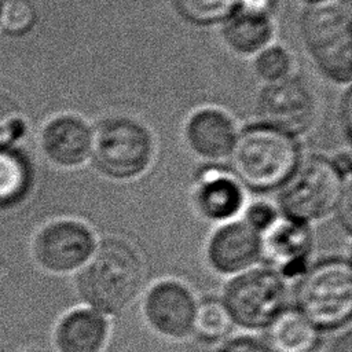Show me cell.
Wrapping results in <instances>:
<instances>
[{
    "label": "cell",
    "instance_id": "obj_23",
    "mask_svg": "<svg viewBox=\"0 0 352 352\" xmlns=\"http://www.w3.org/2000/svg\"><path fill=\"white\" fill-rule=\"evenodd\" d=\"M37 22V10L32 0H3L0 10V29L12 34L29 33Z\"/></svg>",
    "mask_w": 352,
    "mask_h": 352
},
{
    "label": "cell",
    "instance_id": "obj_8",
    "mask_svg": "<svg viewBox=\"0 0 352 352\" xmlns=\"http://www.w3.org/2000/svg\"><path fill=\"white\" fill-rule=\"evenodd\" d=\"M99 236L82 220L54 219L33 236L32 254L36 264L52 275H76L91 258Z\"/></svg>",
    "mask_w": 352,
    "mask_h": 352
},
{
    "label": "cell",
    "instance_id": "obj_15",
    "mask_svg": "<svg viewBox=\"0 0 352 352\" xmlns=\"http://www.w3.org/2000/svg\"><path fill=\"white\" fill-rule=\"evenodd\" d=\"M238 128L232 117L217 107H201L192 111L184 125V139L188 150L205 164L227 161Z\"/></svg>",
    "mask_w": 352,
    "mask_h": 352
},
{
    "label": "cell",
    "instance_id": "obj_10",
    "mask_svg": "<svg viewBox=\"0 0 352 352\" xmlns=\"http://www.w3.org/2000/svg\"><path fill=\"white\" fill-rule=\"evenodd\" d=\"M142 312L147 326L169 341L192 337L198 300L192 289L179 279H161L142 294Z\"/></svg>",
    "mask_w": 352,
    "mask_h": 352
},
{
    "label": "cell",
    "instance_id": "obj_13",
    "mask_svg": "<svg viewBox=\"0 0 352 352\" xmlns=\"http://www.w3.org/2000/svg\"><path fill=\"white\" fill-rule=\"evenodd\" d=\"M209 268L227 279L261 264L260 234L241 217L219 224L208 236Z\"/></svg>",
    "mask_w": 352,
    "mask_h": 352
},
{
    "label": "cell",
    "instance_id": "obj_12",
    "mask_svg": "<svg viewBox=\"0 0 352 352\" xmlns=\"http://www.w3.org/2000/svg\"><path fill=\"white\" fill-rule=\"evenodd\" d=\"M191 199L199 217L219 226L242 216L248 191L226 164H204L195 172Z\"/></svg>",
    "mask_w": 352,
    "mask_h": 352
},
{
    "label": "cell",
    "instance_id": "obj_30",
    "mask_svg": "<svg viewBox=\"0 0 352 352\" xmlns=\"http://www.w3.org/2000/svg\"><path fill=\"white\" fill-rule=\"evenodd\" d=\"M0 10H1V0H0Z\"/></svg>",
    "mask_w": 352,
    "mask_h": 352
},
{
    "label": "cell",
    "instance_id": "obj_6",
    "mask_svg": "<svg viewBox=\"0 0 352 352\" xmlns=\"http://www.w3.org/2000/svg\"><path fill=\"white\" fill-rule=\"evenodd\" d=\"M155 142L151 131L128 116H110L92 126L89 164L113 182H132L153 165Z\"/></svg>",
    "mask_w": 352,
    "mask_h": 352
},
{
    "label": "cell",
    "instance_id": "obj_7",
    "mask_svg": "<svg viewBox=\"0 0 352 352\" xmlns=\"http://www.w3.org/2000/svg\"><path fill=\"white\" fill-rule=\"evenodd\" d=\"M289 286L278 272L258 264L230 278L221 301L235 327L245 333L265 331L289 305Z\"/></svg>",
    "mask_w": 352,
    "mask_h": 352
},
{
    "label": "cell",
    "instance_id": "obj_26",
    "mask_svg": "<svg viewBox=\"0 0 352 352\" xmlns=\"http://www.w3.org/2000/svg\"><path fill=\"white\" fill-rule=\"evenodd\" d=\"M213 352H274L267 341L253 333L228 336Z\"/></svg>",
    "mask_w": 352,
    "mask_h": 352
},
{
    "label": "cell",
    "instance_id": "obj_28",
    "mask_svg": "<svg viewBox=\"0 0 352 352\" xmlns=\"http://www.w3.org/2000/svg\"><path fill=\"white\" fill-rule=\"evenodd\" d=\"M302 3H305L307 6H314V4H320V3H327V1H333V0H301Z\"/></svg>",
    "mask_w": 352,
    "mask_h": 352
},
{
    "label": "cell",
    "instance_id": "obj_24",
    "mask_svg": "<svg viewBox=\"0 0 352 352\" xmlns=\"http://www.w3.org/2000/svg\"><path fill=\"white\" fill-rule=\"evenodd\" d=\"M26 131V124L16 102L0 91V147H12Z\"/></svg>",
    "mask_w": 352,
    "mask_h": 352
},
{
    "label": "cell",
    "instance_id": "obj_16",
    "mask_svg": "<svg viewBox=\"0 0 352 352\" xmlns=\"http://www.w3.org/2000/svg\"><path fill=\"white\" fill-rule=\"evenodd\" d=\"M111 334V319L84 304L66 311L55 324L56 352H103Z\"/></svg>",
    "mask_w": 352,
    "mask_h": 352
},
{
    "label": "cell",
    "instance_id": "obj_3",
    "mask_svg": "<svg viewBox=\"0 0 352 352\" xmlns=\"http://www.w3.org/2000/svg\"><path fill=\"white\" fill-rule=\"evenodd\" d=\"M348 190L349 154L302 157L296 172L278 191V209L285 216L312 226L336 214Z\"/></svg>",
    "mask_w": 352,
    "mask_h": 352
},
{
    "label": "cell",
    "instance_id": "obj_1",
    "mask_svg": "<svg viewBox=\"0 0 352 352\" xmlns=\"http://www.w3.org/2000/svg\"><path fill=\"white\" fill-rule=\"evenodd\" d=\"M146 265L135 245L120 236H106L76 274L81 304L110 319L124 314L144 292Z\"/></svg>",
    "mask_w": 352,
    "mask_h": 352
},
{
    "label": "cell",
    "instance_id": "obj_5",
    "mask_svg": "<svg viewBox=\"0 0 352 352\" xmlns=\"http://www.w3.org/2000/svg\"><path fill=\"white\" fill-rule=\"evenodd\" d=\"M300 32L316 69L331 82L349 87L352 80L351 0L307 6L300 16Z\"/></svg>",
    "mask_w": 352,
    "mask_h": 352
},
{
    "label": "cell",
    "instance_id": "obj_11",
    "mask_svg": "<svg viewBox=\"0 0 352 352\" xmlns=\"http://www.w3.org/2000/svg\"><path fill=\"white\" fill-rule=\"evenodd\" d=\"M314 246L312 226L280 212L260 232L261 264L278 272L285 280L297 279L309 267Z\"/></svg>",
    "mask_w": 352,
    "mask_h": 352
},
{
    "label": "cell",
    "instance_id": "obj_25",
    "mask_svg": "<svg viewBox=\"0 0 352 352\" xmlns=\"http://www.w3.org/2000/svg\"><path fill=\"white\" fill-rule=\"evenodd\" d=\"M278 214H279L278 206H275L268 201L258 199V201H252L246 204L241 219L260 234L276 219Z\"/></svg>",
    "mask_w": 352,
    "mask_h": 352
},
{
    "label": "cell",
    "instance_id": "obj_14",
    "mask_svg": "<svg viewBox=\"0 0 352 352\" xmlns=\"http://www.w3.org/2000/svg\"><path fill=\"white\" fill-rule=\"evenodd\" d=\"M38 144L45 160L59 169H78L89 162L92 126L76 114H58L40 131Z\"/></svg>",
    "mask_w": 352,
    "mask_h": 352
},
{
    "label": "cell",
    "instance_id": "obj_18",
    "mask_svg": "<svg viewBox=\"0 0 352 352\" xmlns=\"http://www.w3.org/2000/svg\"><path fill=\"white\" fill-rule=\"evenodd\" d=\"M265 341L274 352H316L322 331L294 305H287L265 329Z\"/></svg>",
    "mask_w": 352,
    "mask_h": 352
},
{
    "label": "cell",
    "instance_id": "obj_4",
    "mask_svg": "<svg viewBox=\"0 0 352 352\" xmlns=\"http://www.w3.org/2000/svg\"><path fill=\"white\" fill-rule=\"evenodd\" d=\"M294 307L322 333L344 330L352 316V267L342 256L312 261L296 279Z\"/></svg>",
    "mask_w": 352,
    "mask_h": 352
},
{
    "label": "cell",
    "instance_id": "obj_9",
    "mask_svg": "<svg viewBox=\"0 0 352 352\" xmlns=\"http://www.w3.org/2000/svg\"><path fill=\"white\" fill-rule=\"evenodd\" d=\"M257 117L261 124L300 138L315 125L318 102L309 85L292 74L263 87L257 99Z\"/></svg>",
    "mask_w": 352,
    "mask_h": 352
},
{
    "label": "cell",
    "instance_id": "obj_20",
    "mask_svg": "<svg viewBox=\"0 0 352 352\" xmlns=\"http://www.w3.org/2000/svg\"><path fill=\"white\" fill-rule=\"evenodd\" d=\"M234 324L220 297H206L198 300L192 336L208 344H220L224 341Z\"/></svg>",
    "mask_w": 352,
    "mask_h": 352
},
{
    "label": "cell",
    "instance_id": "obj_27",
    "mask_svg": "<svg viewBox=\"0 0 352 352\" xmlns=\"http://www.w3.org/2000/svg\"><path fill=\"white\" fill-rule=\"evenodd\" d=\"M351 87L345 88V92L341 98L340 102V125H341V131L346 139V142L349 143L351 140Z\"/></svg>",
    "mask_w": 352,
    "mask_h": 352
},
{
    "label": "cell",
    "instance_id": "obj_29",
    "mask_svg": "<svg viewBox=\"0 0 352 352\" xmlns=\"http://www.w3.org/2000/svg\"><path fill=\"white\" fill-rule=\"evenodd\" d=\"M21 352H48V351L41 349V348H28V349H23Z\"/></svg>",
    "mask_w": 352,
    "mask_h": 352
},
{
    "label": "cell",
    "instance_id": "obj_22",
    "mask_svg": "<svg viewBox=\"0 0 352 352\" xmlns=\"http://www.w3.org/2000/svg\"><path fill=\"white\" fill-rule=\"evenodd\" d=\"M253 58L254 73L265 84H272L292 76V54L279 44H270Z\"/></svg>",
    "mask_w": 352,
    "mask_h": 352
},
{
    "label": "cell",
    "instance_id": "obj_19",
    "mask_svg": "<svg viewBox=\"0 0 352 352\" xmlns=\"http://www.w3.org/2000/svg\"><path fill=\"white\" fill-rule=\"evenodd\" d=\"M33 186L29 160L14 147H0V209L19 205Z\"/></svg>",
    "mask_w": 352,
    "mask_h": 352
},
{
    "label": "cell",
    "instance_id": "obj_2",
    "mask_svg": "<svg viewBox=\"0 0 352 352\" xmlns=\"http://www.w3.org/2000/svg\"><path fill=\"white\" fill-rule=\"evenodd\" d=\"M298 138L254 122L238 129L228 169L248 192H278L302 160Z\"/></svg>",
    "mask_w": 352,
    "mask_h": 352
},
{
    "label": "cell",
    "instance_id": "obj_17",
    "mask_svg": "<svg viewBox=\"0 0 352 352\" xmlns=\"http://www.w3.org/2000/svg\"><path fill=\"white\" fill-rule=\"evenodd\" d=\"M224 44L239 56H256L272 44L275 23L272 11L252 8L243 4L238 7L220 23Z\"/></svg>",
    "mask_w": 352,
    "mask_h": 352
},
{
    "label": "cell",
    "instance_id": "obj_21",
    "mask_svg": "<svg viewBox=\"0 0 352 352\" xmlns=\"http://www.w3.org/2000/svg\"><path fill=\"white\" fill-rule=\"evenodd\" d=\"M175 12L188 25L209 28L220 25L239 4V0H170Z\"/></svg>",
    "mask_w": 352,
    "mask_h": 352
}]
</instances>
